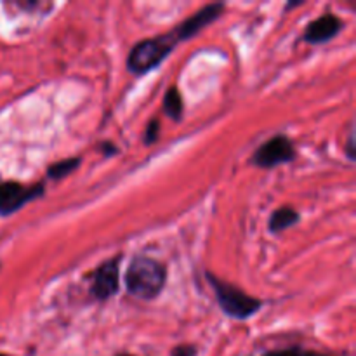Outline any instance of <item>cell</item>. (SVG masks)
<instances>
[{
    "label": "cell",
    "instance_id": "obj_1",
    "mask_svg": "<svg viewBox=\"0 0 356 356\" xmlns=\"http://www.w3.org/2000/svg\"><path fill=\"white\" fill-rule=\"evenodd\" d=\"M125 289L141 301H153L163 292L167 284V268L148 256H136L129 263L124 277Z\"/></svg>",
    "mask_w": 356,
    "mask_h": 356
},
{
    "label": "cell",
    "instance_id": "obj_2",
    "mask_svg": "<svg viewBox=\"0 0 356 356\" xmlns=\"http://www.w3.org/2000/svg\"><path fill=\"white\" fill-rule=\"evenodd\" d=\"M177 44H181V40L174 28L167 33L138 42L127 56V70L134 75H146L153 72L172 54Z\"/></svg>",
    "mask_w": 356,
    "mask_h": 356
},
{
    "label": "cell",
    "instance_id": "obj_3",
    "mask_svg": "<svg viewBox=\"0 0 356 356\" xmlns=\"http://www.w3.org/2000/svg\"><path fill=\"white\" fill-rule=\"evenodd\" d=\"M205 277H207L209 285L214 291L219 308L229 318L243 322V320H249L250 316H254L263 308V301L261 299L247 294L245 291L238 289L236 285L229 284V282L222 280L218 275L211 273V271H205Z\"/></svg>",
    "mask_w": 356,
    "mask_h": 356
},
{
    "label": "cell",
    "instance_id": "obj_4",
    "mask_svg": "<svg viewBox=\"0 0 356 356\" xmlns=\"http://www.w3.org/2000/svg\"><path fill=\"white\" fill-rule=\"evenodd\" d=\"M298 159V149L289 136L277 134L264 141L250 156V163L259 169H275Z\"/></svg>",
    "mask_w": 356,
    "mask_h": 356
},
{
    "label": "cell",
    "instance_id": "obj_5",
    "mask_svg": "<svg viewBox=\"0 0 356 356\" xmlns=\"http://www.w3.org/2000/svg\"><path fill=\"white\" fill-rule=\"evenodd\" d=\"M124 259L122 254H117L111 259L101 263L96 270L90 273L89 292L96 301H108L117 296L120 289V263Z\"/></svg>",
    "mask_w": 356,
    "mask_h": 356
},
{
    "label": "cell",
    "instance_id": "obj_6",
    "mask_svg": "<svg viewBox=\"0 0 356 356\" xmlns=\"http://www.w3.org/2000/svg\"><path fill=\"white\" fill-rule=\"evenodd\" d=\"M44 183L30 184V186L17 183V181L0 183V216H10L21 211L24 205L44 197Z\"/></svg>",
    "mask_w": 356,
    "mask_h": 356
},
{
    "label": "cell",
    "instance_id": "obj_7",
    "mask_svg": "<svg viewBox=\"0 0 356 356\" xmlns=\"http://www.w3.org/2000/svg\"><path fill=\"white\" fill-rule=\"evenodd\" d=\"M225 7H226V3H222V2L209 3V6L198 9L193 16L186 17L184 21H181L177 26H174V31H176L181 42L190 40V38H193L195 35L200 33L204 28H207L209 24L214 23L218 17H221Z\"/></svg>",
    "mask_w": 356,
    "mask_h": 356
},
{
    "label": "cell",
    "instance_id": "obj_8",
    "mask_svg": "<svg viewBox=\"0 0 356 356\" xmlns=\"http://www.w3.org/2000/svg\"><path fill=\"white\" fill-rule=\"evenodd\" d=\"M344 23L339 16L332 13H323L322 16L308 23L302 33V40L312 45H322L334 40L343 31Z\"/></svg>",
    "mask_w": 356,
    "mask_h": 356
},
{
    "label": "cell",
    "instance_id": "obj_9",
    "mask_svg": "<svg viewBox=\"0 0 356 356\" xmlns=\"http://www.w3.org/2000/svg\"><path fill=\"white\" fill-rule=\"evenodd\" d=\"M299 219H301V214L296 209L280 207L275 212H271L270 219H268V229H270L271 235H280L285 229L294 228L299 222Z\"/></svg>",
    "mask_w": 356,
    "mask_h": 356
},
{
    "label": "cell",
    "instance_id": "obj_10",
    "mask_svg": "<svg viewBox=\"0 0 356 356\" xmlns=\"http://www.w3.org/2000/svg\"><path fill=\"white\" fill-rule=\"evenodd\" d=\"M184 111V103L183 96H181V90L177 89V86H170L167 89L165 96H163V113L167 115L172 120L179 122L183 118Z\"/></svg>",
    "mask_w": 356,
    "mask_h": 356
},
{
    "label": "cell",
    "instance_id": "obj_11",
    "mask_svg": "<svg viewBox=\"0 0 356 356\" xmlns=\"http://www.w3.org/2000/svg\"><path fill=\"white\" fill-rule=\"evenodd\" d=\"M80 165H82V156H70V159L59 160L47 167V177L52 181H61L79 170Z\"/></svg>",
    "mask_w": 356,
    "mask_h": 356
},
{
    "label": "cell",
    "instance_id": "obj_12",
    "mask_svg": "<svg viewBox=\"0 0 356 356\" xmlns=\"http://www.w3.org/2000/svg\"><path fill=\"white\" fill-rule=\"evenodd\" d=\"M263 356H330L325 353H318V351H312V350H302V348H284V350H273L268 351L266 355Z\"/></svg>",
    "mask_w": 356,
    "mask_h": 356
},
{
    "label": "cell",
    "instance_id": "obj_13",
    "mask_svg": "<svg viewBox=\"0 0 356 356\" xmlns=\"http://www.w3.org/2000/svg\"><path fill=\"white\" fill-rule=\"evenodd\" d=\"M159 138H160V122L159 118H152L145 129L143 141H145V145L149 146V145H155V143L159 141Z\"/></svg>",
    "mask_w": 356,
    "mask_h": 356
},
{
    "label": "cell",
    "instance_id": "obj_14",
    "mask_svg": "<svg viewBox=\"0 0 356 356\" xmlns=\"http://www.w3.org/2000/svg\"><path fill=\"white\" fill-rule=\"evenodd\" d=\"M355 143H356L355 129H353V125H351V127H350V134H348V139H346V145H344V149H346V156L351 160V162H353V160L356 159Z\"/></svg>",
    "mask_w": 356,
    "mask_h": 356
},
{
    "label": "cell",
    "instance_id": "obj_15",
    "mask_svg": "<svg viewBox=\"0 0 356 356\" xmlns=\"http://www.w3.org/2000/svg\"><path fill=\"white\" fill-rule=\"evenodd\" d=\"M198 351L193 344H179L170 351V356H197Z\"/></svg>",
    "mask_w": 356,
    "mask_h": 356
},
{
    "label": "cell",
    "instance_id": "obj_16",
    "mask_svg": "<svg viewBox=\"0 0 356 356\" xmlns=\"http://www.w3.org/2000/svg\"><path fill=\"white\" fill-rule=\"evenodd\" d=\"M99 149L104 156H113L118 153V146L113 145V143H110V141L103 143V145L99 146Z\"/></svg>",
    "mask_w": 356,
    "mask_h": 356
},
{
    "label": "cell",
    "instance_id": "obj_17",
    "mask_svg": "<svg viewBox=\"0 0 356 356\" xmlns=\"http://www.w3.org/2000/svg\"><path fill=\"white\" fill-rule=\"evenodd\" d=\"M299 6H301V2H291L285 6V10H291V9H294V7H299Z\"/></svg>",
    "mask_w": 356,
    "mask_h": 356
},
{
    "label": "cell",
    "instance_id": "obj_18",
    "mask_svg": "<svg viewBox=\"0 0 356 356\" xmlns=\"http://www.w3.org/2000/svg\"><path fill=\"white\" fill-rule=\"evenodd\" d=\"M117 356H132V355H129V353H122V355H117Z\"/></svg>",
    "mask_w": 356,
    "mask_h": 356
},
{
    "label": "cell",
    "instance_id": "obj_19",
    "mask_svg": "<svg viewBox=\"0 0 356 356\" xmlns=\"http://www.w3.org/2000/svg\"><path fill=\"white\" fill-rule=\"evenodd\" d=\"M0 356H7V355H2V353H0Z\"/></svg>",
    "mask_w": 356,
    "mask_h": 356
}]
</instances>
